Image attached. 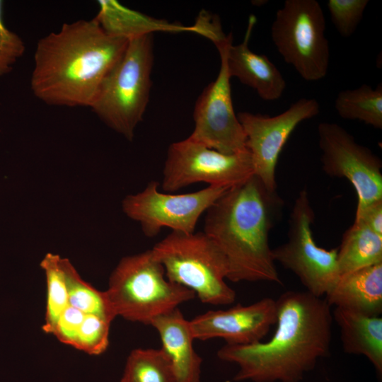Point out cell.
<instances>
[{"instance_id": "26", "label": "cell", "mask_w": 382, "mask_h": 382, "mask_svg": "<svg viewBox=\"0 0 382 382\" xmlns=\"http://www.w3.org/2000/svg\"><path fill=\"white\" fill-rule=\"evenodd\" d=\"M369 0H328L327 7L330 14L331 21L337 32L344 37L353 35Z\"/></svg>"}, {"instance_id": "21", "label": "cell", "mask_w": 382, "mask_h": 382, "mask_svg": "<svg viewBox=\"0 0 382 382\" xmlns=\"http://www.w3.org/2000/svg\"><path fill=\"white\" fill-rule=\"evenodd\" d=\"M340 117L358 120L376 129H382V84L376 88L363 84L355 89L340 91L335 100Z\"/></svg>"}, {"instance_id": "1", "label": "cell", "mask_w": 382, "mask_h": 382, "mask_svg": "<svg viewBox=\"0 0 382 382\" xmlns=\"http://www.w3.org/2000/svg\"><path fill=\"white\" fill-rule=\"evenodd\" d=\"M276 329L270 339L250 345H224L222 361L238 367L236 382H300L329 355L331 306L307 291H287L277 299Z\"/></svg>"}, {"instance_id": "3", "label": "cell", "mask_w": 382, "mask_h": 382, "mask_svg": "<svg viewBox=\"0 0 382 382\" xmlns=\"http://www.w3.org/2000/svg\"><path fill=\"white\" fill-rule=\"evenodd\" d=\"M284 202L255 175L227 189L206 211L204 233L226 259L232 282L282 284L269 233Z\"/></svg>"}, {"instance_id": "14", "label": "cell", "mask_w": 382, "mask_h": 382, "mask_svg": "<svg viewBox=\"0 0 382 382\" xmlns=\"http://www.w3.org/2000/svg\"><path fill=\"white\" fill-rule=\"evenodd\" d=\"M276 321V300L265 297L248 305L208 311L190 323L195 340L221 338L226 345H245L262 341Z\"/></svg>"}, {"instance_id": "4", "label": "cell", "mask_w": 382, "mask_h": 382, "mask_svg": "<svg viewBox=\"0 0 382 382\" xmlns=\"http://www.w3.org/2000/svg\"><path fill=\"white\" fill-rule=\"evenodd\" d=\"M105 293L116 317L146 325L195 297L167 279L151 249L122 257L110 276Z\"/></svg>"}, {"instance_id": "11", "label": "cell", "mask_w": 382, "mask_h": 382, "mask_svg": "<svg viewBox=\"0 0 382 382\" xmlns=\"http://www.w3.org/2000/svg\"><path fill=\"white\" fill-rule=\"evenodd\" d=\"M318 133L322 169L328 175L344 178L352 185L357 196L356 213L382 199L381 158L337 123H320Z\"/></svg>"}, {"instance_id": "24", "label": "cell", "mask_w": 382, "mask_h": 382, "mask_svg": "<svg viewBox=\"0 0 382 382\" xmlns=\"http://www.w3.org/2000/svg\"><path fill=\"white\" fill-rule=\"evenodd\" d=\"M60 259L58 255L47 253L40 262L47 284L46 311L42 330L48 334H52L59 316L69 306Z\"/></svg>"}, {"instance_id": "23", "label": "cell", "mask_w": 382, "mask_h": 382, "mask_svg": "<svg viewBox=\"0 0 382 382\" xmlns=\"http://www.w3.org/2000/svg\"><path fill=\"white\" fill-rule=\"evenodd\" d=\"M60 262L65 277L69 306L85 314L98 316L112 322L116 316L105 291H100L85 282L68 259L61 257Z\"/></svg>"}, {"instance_id": "10", "label": "cell", "mask_w": 382, "mask_h": 382, "mask_svg": "<svg viewBox=\"0 0 382 382\" xmlns=\"http://www.w3.org/2000/svg\"><path fill=\"white\" fill-rule=\"evenodd\" d=\"M158 186L152 180L142 191L126 196L122 202L125 214L139 223L149 238L157 236L163 228L195 232L202 214L227 190L208 186L194 192L172 194L160 192Z\"/></svg>"}, {"instance_id": "16", "label": "cell", "mask_w": 382, "mask_h": 382, "mask_svg": "<svg viewBox=\"0 0 382 382\" xmlns=\"http://www.w3.org/2000/svg\"><path fill=\"white\" fill-rule=\"evenodd\" d=\"M149 325L160 337L161 348L170 360L177 382H200L202 359L193 346L190 320L179 308L156 317Z\"/></svg>"}, {"instance_id": "17", "label": "cell", "mask_w": 382, "mask_h": 382, "mask_svg": "<svg viewBox=\"0 0 382 382\" xmlns=\"http://www.w3.org/2000/svg\"><path fill=\"white\" fill-rule=\"evenodd\" d=\"M324 299L330 306L368 316L382 312V263L340 275Z\"/></svg>"}, {"instance_id": "8", "label": "cell", "mask_w": 382, "mask_h": 382, "mask_svg": "<svg viewBox=\"0 0 382 382\" xmlns=\"http://www.w3.org/2000/svg\"><path fill=\"white\" fill-rule=\"evenodd\" d=\"M315 219L308 191L301 190L295 199L289 219L287 240L272 249L274 261L292 272L306 288L317 297H325L340 277L337 248L318 246L311 226Z\"/></svg>"}, {"instance_id": "30", "label": "cell", "mask_w": 382, "mask_h": 382, "mask_svg": "<svg viewBox=\"0 0 382 382\" xmlns=\"http://www.w3.org/2000/svg\"><path fill=\"white\" fill-rule=\"evenodd\" d=\"M354 221L362 222L372 231L382 236V199L374 201L360 212L356 213Z\"/></svg>"}, {"instance_id": "12", "label": "cell", "mask_w": 382, "mask_h": 382, "mask_svg": "<svg viewBox=\"0 0 382 382\" xmlns=\"http://www.w3.org/2000/svg\"><path fill=\"white\" fill-rule=\"evenodd\" d=\"M232 33L216 46L221 59L219 74L198 97L193 113L194 129L189 138L210 149L231 154L247 150L246 137L233 106L225 54Z\"/></svg>"}, {"instance_id": "6", "label": "cell", "mask_w": 382, "mask_h": 382, "mask_svg": "<svg viewBox=\"0 0 382 382\" xmlns=\"http://www.w3.org/2000/svg\"><path fill=\"white\" fill-rule=\"evenodd\" d=\"M170 282L192 291L204 303L230 305L236 291L226 283L228 267L204 232L171 231L151 248Z\"/></svg>"}, {"instance_id": "28", "label": "cell", "mask_w": 382, "mask_h": 382, "mask_svg": "<svg viewBox=\"0 0 382 382\" xmlns=\"http://www.w3.org/2000/svg\"><path fill=\"white\" fill-rule=\"evenodd\" d=\"M85 313L69 306L59 316L52 332L62 343L74 346Z\"/></svg>"}, {"instance_id": "20", "label": "cell", "mask_w": 382, "mask_h": 382, "mask_svg": "<svg viewBox=\"0 0 382 382\" xmlns=\"http://www.w3.org/2000/svg\"><path fill=\"white\" fill-rule=\"evenodd\" d=\"M337 261L340 275L382 263V236L354 221L342 236Z\"/></svg>"}, {"instance_id": "9", "label": "cell", "mask_w": 382, "mask_h": 382, "mask_svg": "<svg viewBox=\"0 0 382 382\" xmlns=\"http://www.w3.org/2000/svg\"><path fill=\"white\" fill-rule=\"evenodd\" d=\"M254 175L248 150L224 154L190 138L171 144L163 170L161 188L172 193L197 183L231 188Z\"/></svg>"}, {"instance_id": "19", "label": "cell", "mask_w": 382, "mask_h": 382, "mask_svg": "<svg viewBox=\"0 0 382 382\" xmlns=\"http://www.w3.org/2000/svg\"><path fill=\"white\" fill-rule=\"evenodd\" d=\"M98 12L94 18L109 35L127 40L154 32L195 33L193 25L185 26L156 19L128 8L115 0L98 1Z\"/></svg>"}, {"instance_id": "15", "label": "cell", "mask_w": 382, "mask_h": 382, "mask_svg": "<svg viewBox=\"0 0 382 382\" xmlns=\"http://www.w3.org/2000/svg\"><path fill=\"white\" fill-rule=\"evenodd\" d=\"M257 21L250 15L243 41L236 45L233 40L225 47L226 60L231 78L236 77L242 83L254 89L264 100H276L281 98L286 81L277 66L265 54L253 52L249 41Z\"/></svg>"}, {"instance_id": "25", "label": "cell", "mask_w": 382, "mask_h": 382, "mask_svg": "<svg viewBox=\"0 0 382 382\" xmlns=\"http://www.w3.org/2000/svg\"><path fill=\"white\" fill-rule=\"evenodd\" d=\"M110 324L101 317L86 314L73 347L91 355L102 354L109 344Z\"/></svg>"}, {"instance_id": "29", "label": "cell", "mask_w": 382, "mask_h": 382, "mask_svg": "<svg viewBox=\"0 0 382 382\" xmlns=\"http://www.w3.org/2000/svg\"><path fill=\"white\" fill-rule=\"evenodd\" d=\"M193 25L195 33L208 38L215 46L221 44L228 38V35L224 33L219 17L204 10L199 13Z\"/></svg>"}, {"instance_id": "18", "label": "cell", "mask_w": 382, "mask_h": 382, "mask_svg": "<svg viewBox=\"0 0 382 382\" xmlns=\"http://www.w3.org/2000/svg\"><path fill=\"white\" fill-rule=\"evenodd\" d=\"M332 319L337 325L345 352L365 357L378 376L382 375V318L335 307Z\"/></svg>"}, {"instance_id": "2", "label": "cell", "mask_w": 382, "mask_h": 382, "mask_svg": "<svg viewBox=\"0 0 382 382\" xmlns=\"http://www.w3.org/2000/svg\"><path fill=\"white\" fill-rule=\"evenodd\" d=\"M127 43L107 33L95 18L63 24L37 43L33 93L47 105L90 108Z\"/></svg>"}, {"instance_id": "27", "label": "cell", "mask_w": 382, "mask_h": 382, "mask_svg": "<svg viewBox=\"0 0 382 382\" xmlns=\"http://www.w3.org/2000/svg\"><path fill=\"white\" fill-rule=\"evenodd\" d=\"M1 8L2 2L0 1V76L12 70L13 65L25 51L22 39L5 26Z\"/></svg>"}, {"instance_id": "13", "label": "cell", "mask_w": 382, "mask_h": 382, "mask_svg": "<svg viewBox=\"0 0 382 382\" xmlns=\"http://www.w3.org/2000/svg\"><path fill=\"white\" fill-rule=\"evenodd\" d=\"M320 112L314 98H301L275 116L240 112L237 117L246 137L254 175L270 191L277 190L275 170L281 151L296 127Z\"/></svg>"}, {"instance_id": "7", "label": "cell", "mask_w": 382, "mask_h": 382, "mask_svg": "<svg viewBox=\"0 0 382 382\" xmlns=\"http://www.w3.org/2000/svg\"><path fill=\"white\" fill-rule=\"evenodd\" d=\"M325 18L316 0H286L271 25V38L284 60L308 81L324 78L330 63Z\"/></svg>"}, {"instance_id": "22", "label": "cell", "mask_w": 382, "mask_h": 382, "mask_svg": "<svg viewBox=\"0 0 382 382\" xmlns=\"http://www.w3.org/2000/svg\"><path fill=\"white\" fill-rule=\"evenodd\" d=\"M121 382H177V378L161 348H138L129 354Z\"/></svg>"}, {"instance_id": "5", "label": "cell", "mask_w": 382, "mask_h": 382, "mask_svg": "<svg viewBox=\"0 0 382 382\" xmlns=\"http://www.w3.org/2000/svg\"><path fill=\"white\" fill-rule=\"evenodd\" d=\"M153 63V34L129 40L90 107L105 124L128 140L133 139L149 103Z\"/></svg>"}]
</instances>
